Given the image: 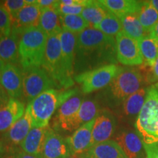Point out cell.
Segmentation results:
<instances>
[{"instance_id":"obj_1","label":"cell","mask_w":158,"mask_h":158,"mask_svg":"<svg viewBox=\"0 0 158 158\" xmlns=\"http://www.w3.org/2000/svg\"><path fill=\"white\" fill-rule=\"evenodd\" d=\"M116 40L89 27L77 36L74 76L108 64H116Z\"/></svg>"},{"instance_id":"obj_2","label":"cell","mask_w":158,"mask_h":158,"mask_svg":"<svg viewBox=\"0 0 158 158\" xmlns=\"http://www.w3.org/2000/svg\"><path fill=\"white\" fill-rule=\"evenodd\" d=\"M147 81L139 69L121 67L113 81L95 98L101 106L114 110L130 95L145 87Z\"/></svg>"},{"instance_id":"obj_3","label":"cell","mask_w":158,"mask_h":158,"mask_svg":"<svg viewBox=\"0 0 158 158\" xmlns=\"http://www.w3.org/2000/svg\"><path fill=\"white\" fill-rule=\"evenodd\" d=\"M80 92L78 88L58 91L55 89L46 90L29 102L33 127H47L56 110L63 102Z\"/></svg>"},{"instance_id":"obj_4","label":"cell","mask_w":158,"mask_h":158,"mask_svg":"<svg viewBox=\"0 0 158 158\" xmlns=\"http://www.w3.org/2000/svg\"><path fill=\"white\" fill-rule=\"evenodd\" d=\"M47 39L48 36L38 27L29 29L21 35L19 42V60L24 73L42 67Z\"/></svg>"},{"instance_id":"obj_5","label":"cell","mask_w":158,"mask_h":158,"mask_svg":"<svg viewBox=\"0 0 158 158\" xmlns=\"http://www.w3.org/2000/svg\"><path fill=\"white\" fill-rule=\"evenodd\" d=\"M42 68L56 83L58 89H69L74 85V78L65 70L59 34L48 37Z\"/></svg>"},{"instance_id":"obj_6","label":"cell","mask_w":158,"mask_h":158,"mask_svg":"<svg viewBox=\"0 0 158 158\" xmlns=\"http://www.w3.org/2000/svg\"><path fill=\"white\" fill-rule=\"evenodd\" d=\"M158 122V89L155 86L148 88L145 103L135 123V129L144 145L158 142L156 125Z\"/></svg>"},{"instance_id":"obj_7","label":"cell","mask_w":158,"mask_h":158,"mask_svg":"<svg viewBox=\"0 0 158 158\" xmlns=\"http://www.w3.org/2000/svg\"><path fill=\"white\" fill-rule=\"evenodd\" d=\"M121 67L108 64L74 76V80L81 84V92L89 94L107 87L117 75Z\"/></svg>"},{"instance_id":"obj_8","label":"cell","mask_w":158,"mask_h":158,"mask_svg":"<svg viewBox=\"0 0 158 158\" xmlns=\"http://www.w3.org/2000/svg\"><path fill=\"white\" fill-rule=\"evenodd\" d=\"M56 88L58 89L56 84L42 67L34 68L24 73L23 97L29 102L45 91Z\"/></svg>"},{"instance_id":"obj_9","label":"cell","mask_w":158,"mask_h":158,"mask_svg":"<svg viewBox=\"0 0 158 158\" xmlns=\"http://www.w3.org/2000/svg\"><path fill=\"white\" fill-rule=\"evenodd\" d=\"M116 59L128 67L138 66L143 63V57L138 40L122 30L115 37Z\"/></svg>"},{"instance_id":"obj_10","label":"cell","mask_w":158,"mask_h":158,"mask_svg":"<svg viewBox=\"0 0 158 158\" xmlns=\"http://www.w3.org/2000/svg\"><path fill=\"white\" fill-rule=\"evenodd\" d=\"M114 138L128 158L147 157L143 142L136 129L129 126L120 127L116 130Z\"/></svg>"},{"instance_id":"obj_11","label":"cell","mask_w":158,"mask_h":158,"mask_svg":"<svg viewBox=\"0 0 158 158\" xmlns=\"http://www.w3.org/2000/svg\"><path fill=\"white\" fill-rule=\"evenodd\" d=\"M33 127L30 111L27 107L23 115L17 120L5 133H2L0 138L5 144L9 153L19 149L31 128Z\"/></svg>"},{"instance_id":"obj_12","label":"cell","mask_w":158,"mask_h":158,"mask_svg":"<svg viewBox=\"0 0 158 158\" xmlns=\"http://www.w3.org/2000/svg\"><path fill=\"white\" fill-rule=\"evenodd\" d=\"M117 127V117L114 111L108 108H102L95 118L92 129V146L109 141L116 134Z\"/></svg>"},{"instance_id":"obj_13","label":"cell","mask_w":158,"mask_h":158,"mask_svg":"<svg viewBox=\"0 0 158 158\" xmlns=\"http://www.w3.org/2000/svg\"><path fill=\"white\" fill-rule=\"evenodd\" d=\"M147 92L148 88L143 87L126 99L121 106L114 109V113L116 117L126 123L135 124L145 103Z\"/></svg>"},{"instance_id":"obj_14","label":"cell","mask_w":158,"mask_h":158,"mask_svg":"<svg viewBox=\"0 0 158 158\" xmlns=\"http://www.w3.org/2000/svg\"><path fill=\"white\" fill-rule=\"evenodd\" d=\"M81 92L70 97L57 110L54 118V130L57 133H68L69 125L78 113L84 99Z\"/></svg>"},{"instance_id":"obj_15","label":"cell","mask_w":158,"mask_h":158,"mask_svg":"<svg viewBox=\"0 0 158 158\" xmlns=\"http://www.w3.org/2000/svg\"><path fill=\"white\" fill-rule=\"evenodd\" d=\"M24 73L13 64H5L0 75V84L5 89L9 98L19 99L23 96Z\"/></svg>"},{"instance_id":"obj_16","label":"cell","mask_w":158,"mask_h":158,"mask_svg":"<svg viewBox=\"0 0 158 158\" xmlns=\"http://www.w3.org/2000/svg\"><path fill=\"white\" fill-rule=\"evenodd\" d=\"M94 122L95 119L84 124L66 138L72 156L79 157L91 147Z\"/></svg>"},{"instance_id":"obj_17","label":"cell","mask_w":158,"mask_h":158,"mask_svg":"<svg viewBox=\"0 0 158 158\" xmlns=\"http://www.w3.org/2000/svg\"><path fill=\"white\" fill-rule=\"evenodd\" d=\"M42 155L44 158H69L72 156L66 138L50 127L45 137Z\"/></svg>"},{"instance_id":"obj_18","label":"cell","mask_w":158,"mask_h":158,"mask_svg":"<svg viewBox=\"0 0 158 158\" xmlns=\"http://www.w3.org/2000/svg\"><path fill=\"white\" fill-rule=\"evenodd\" d=\"M41 10L37 2L26 5L13 19L12 31L20 37L25 31L29 29L38 27Z\"/></svg>"},{"instance_id":"obj_19","label":"cell","mask_w":158,"mask_h":158,"mask_svg":"<svg viewBox=\"0 0 158 158\" xmlns=\"http://www.w3.org/2000/svg\"><path fill=\"white\" fill-rule=\"evenodd\" d=\"M102 106L95 97L86 98L83 100L78 113L70 122L68 133H72L84 124L95 119Z\"/></svg>"},{"instance_id":"obj_20","label":"cell","mask_w":158,"mask_h":158,"mask_svg":"<svg viewBox=\"0 0 158 158\" xmlns=\"http://www.w3.org/2000/svg\"><path fill=\"white\" fill-rule=\"evenodd\" d=\"M78 35L62 29L59 34L62 55L65 70L70 77L74 78V62Z\"/></svg>"},{"instance_id":"obj_21","label":"cell","mask_w":158,"mask_h":158,"mask_svg":"<svg viewBox=\"0 0 158 158\" xmlns=\"http://www.w3.org/2000/svg\"><path fill=\"white\" fill-rule=\"evenodd\" d=\"M24 103L19 99L10 98L4 107L0 108V133L7 131L25 112Z\"/></svg>"},{"instance_id":"obj_22","label":"cell","mask_w":158,"mask_h":158,"mask_svg":"<svg viewBox=\"0 0 158 158\" xmlns=\"http://www.w3.org/2000/svg\"><path fill=\"white\" fill-rule=\"evenodd\" d=\"M79 158H128L120 146L114 141L102 142L92 146Z\"/></svg>"},{"instance_id":"obj_23","label":"cell","mask_w":158,"mask_h":158,"mask_svg":"<svg viewBox=\"0 0 158 158\" xmlns=\"http://www.w3.org/2000/svg\"><path fill=\"white\" fill-rule=\"evenodd\" d=\"M20 37L11 31L8 36H0V59L5 64H19V42Z\"/></svg>"},{"instance_id":"obj_24","label":"cell","mask_w":158,"mask_h":158,"mask_svg":"<svg viewBox=\"0 0 158 158\" xmlns=\"http://www.w3.org/2000/svg\"><path fill=\"white\" fill-rule=\"evenodd\" d=\"M48 128L49 127H32L19 147L27 154L42 155L43 145Z\"/></svg>"},{"instance_id":"obj_25","label":"cell","mask_w":158,"mask_h":158,"mask_svg":"<svg viewBox=\"0 0 158 158\" xmlns=\"http://www.w3.org/2000/svg\"><path fill=\"white\" fill-rule=\"evenodd\" d=\"M38 28L48 37L60 34L62 28L59 21V14L56 10L54 8L41 10Z\"/></svg>"},{"instance_id":"obj_26","label":"cell","mask_w":158,"mask_h":158,"mask_svg":"<svg viewBox=\"0 0 158 158\" xmlns=\"http://www.w3.org/2000/svg\"><path fill=\"white\" fill-rule=\"evenodd\" d=\"M100 2L116 16L120 18L124 15L135 14L139 10L141 1L135 0H100Z\"/></svg>"},{"instance_id":"obj_27","label":"cell","mask_w":158,"mask_h":158,"mask_svg":"<svg viewBox=\"0 0 158 158\" xmlns=\"http://www.w3.org/2000/svg\"><path fill=\"white\" fill-rule=\"evenodd\" d=\"M138 42L143 57V64L152 68L158 57V39L152 32H150Z\"/></svg>"},{"instance_id":"obj_28","label":"cell","mask_w":158,"mask_h":158,"mask_svg":"<svg viewBox=\"0 0 158 158\" xmlns=\"http://www.w3.org/2000/svg\"><path fill=\"white\" fill-rule=\"evenodd\" d=\"M136 14L147 32H152L158 21V12L152 5L151 1H141L139 10Z\"/></svg>"},{"instance_id":"obj_29","label":"cell","mask_w":158,"mask_h":158,"mask_svg":"<svg viewBox=\"0 0 158 158\" xmlns=\"http://www.w3.org/2000/svg\"><path fill=\"white\" fill-rule=\"evenodd\" d=\"M108 10L100 2V1H92L84 7L81 13V16L89 23L91 27L98 26L106 16Z\"/></svg>"},{"instance_id":"obj_30","label":"cell","mask_w":158,"mask_h":158,"mask_svg":"<svg viewBox=\"0 0 158 158\" xmlns=\"http://www.w3.org/2000/svg\"><path fill=\"white\" fill-rule=\"evenodd\" d=\"M122 25V29L136 40H139L148 34L143 26L140 23L137 14H127L119 18Z\"/></svg>"},{"instance_id":"obj_31","label":"cell","mask_w":158,"mask_h":158,"mask_svg":"<svg viewBox=\"0 0 158 158\" xmlns=\"http://www.w3.org/2000/svg\"><path fill=\"white\" fill-rule=\"evenodd\" d=\"M59 21L62 29L78 35L89 28L91 26L81 15H59Z\"/></svg>"},{"instance_id":"obj_32","label":"cell","mask_w":158,"mask_h":158,"mask_svg":"<svg viewBox=\"0 0 158 158\" xmlns=\"http://www.w3.org/2000/svg\"><path fill=\"white\" fill-rule=\"evenodd\" d=\"M94 29H98L109 36H116L122 29V25L119 18L108 11L106 16Z\"/></svg>"},{"instance_id":"obj_33","label":"cell","mask_w":158,"mask_h":158,"mask_svg":"<svg viewBox=\"0 0 158 158\" xmlns=\"http://www.w3.org/2000/svg\"><path fill=\"white\" fill-rule=\"evenodd\" d=\"M13 20L0 2V36H8L12 31Z\"/></svg>"},{"instance_id":"obj_34","label":"cell","mask_w":158,"mask_h":158,"mask_svg":"<svg viewBox=\"0 0 158 158\" xmlns=\"http://www.w3.org/2000/svg\"><path fill=\"white\" fill-rule=\"evenodd\" d=\"M2 5L9 13L13 20L21 9L27 5L26 0H5L1 1Z\"/></svg>"},{"instance_id":"obj_35","label":"cell","mask_w":158,"mask_h":158,"mask_svg":"<svg viewBox=\"0 0 158 158\" xmlns=\"http://www.w3.org/2000/svg\"><path fill=\"white\" fill-rule=\"evenodd\" d=\"M84 7L80 5H73V6H66L59 5L57 7L56 11L58 12L59 15H81V13Z\"/></svg>"},{"instance_id":"obj_36","label":"cell","mask_w":158,"mask_h":158,"mask_svg":"<svg viewBox=\"0 0 158 158\" xmlns=\"http://www.w3.org/2000/svg\"><path fill=\"white\" fill-rule=\"evenodd\" d=\"M37 5L40 10L47 8L57 9L59 5V1L55 0H37Z\"/></svg>"},{"instance_id":"obj_37","label":"cell","mask_w":158,"mask_h":158,"mask_svg":"<svg viewBox=\"0 0 158 158\" xmlns=\"http://www.w3.org/2000/svg\"><path fill=\"white\" fill-rule=\"evenodd\" d=\"M14 158H44L42 155H30L18 149L11 153Z\"/></svg>"},{"instance_id":"obj_38","label":"cell","mask_w":158,"mask_h":158,"mask_svg":"<svg viewBox=\"0 0 158 158\" xmlns=\"http://www.w3.org/2000/svg\"><path fill=\"white\" fill-rule=\"evenodd\" d=\"M144 147L147 154L152 156L154 158H158V142L149 145H144Z\"/></svg>"},{"instance_id":"obj_39","label":"cell","mask_w":158,"mask_h":158,"mask_svg":"<svg viewBox=\"0 0 158 158\" xmlns=\"http://www.w3.org/2000/svg\"><path fill=\"white\" fill-rule=\"evenodd\" d=\"M10 100L9 96L7 94L5 89L0 84V108H2Z\"/></svg>"},{"instance_id":"obj_40","label":"cell","mask_w":158,"mask_h":158,"mask_svg":"<svg viewBox=\"0 0 158 158\" xmlns=\"http://www.w3.org/2000/svg\"><path fill=\"white\" fill-rule=\"evenodd\" d=\"M8 154L9 152L7 150V148L6 147L5 144L0 138V158H5Z\"/></svg>"},{"instance_id":"obj_41","label":"cell","mask_w":158,"mask_h":158,"mask_svg":"<svg viewBox=\"0 0 158 158\" xmlns=\"http://www.w3.org/2000/svg\"><path fill=\"white\" fill-rule=\"evenodd\" d=\"M152 32L153 34L155 35L156 37L158 39V21H157V23H156V25L155 26V27H154L153 30Z\"/></svg>"},{"instance_id":"obj_42","label":"cell","mask_w":158,"mask_h":158,"mask_svg":"<svg viewBox=\"0 0 158 158\" xmlns=\"http://www.w3.org/2000/svg\"><path fill=\"white\" fill-rule=\"evenodd\" d=\"M151 3L156 9V10L158 12V0H152V1H151Z\"/></svg>"},{"instance_id":"obj_43","label":"cell","mask_w":158,"mask_h":158,"mask_svg":"<svg viewBox=\"0 0 158 158\" xmlns=\"http://www.w3.org/2000/svg\"><path fill=\"white\" fill-rule=\"evenodd\" d=\"M5 63L1 59H0V75H1L2 71L3 70L4 68H5Z\"/></svg>"},{"instance_id":"obj_44","label":"cell","mask_w":158,"mask_h":158,"mask_svg":"<svg viewBox=\"0 0 158 158\" xmlns=\"http://www.w3.org/2000/svg\"><path fill=\"white\" fill-rule=\"evenodd\" d=\"M5 158H14V157H13V155H12L11 153H9L8 155L6 156Z\"/></svg>"},{"instance_id":"obj_45","label":"cell","mask_w":158,"mask_h":158,"mask_svg":"<svg viewBox=\"0 0 158 158\" xmlns=\"http://www.w3.org/2000/svg\"><path fill=\"white\" fill-rule=\"evenodd\" d=\"M147 157H146V158H154L153 157H152V156H151V155H148V154H147Z\"/></svg>"},{"instance_id":"obj_46","label":"cell","mask_w":158,"mask_h":158,"mask_svg":"<svg viewBox=\"0 0 158 158\" xmlns=\"http://www.w3.org/2000/svg\"><path fill=\"white\" fill-rule=\"evenodd\" d=\"M156 130H157V135H158V122L157 123V125H156Z\"/></svg>"},{"instance_id":"obj_47","label":"cell","mask_w":158,"mask_h":158,"mask_svg":"<svg viewBox=\"0 0 158 158\" xmlns=\"http://www.w3.org/2000/svg\"><path fill=\"white\" fill-rule=\"evenodd\" d=\"M154 86H155V87H156V88H157V89H158V82H157V84H156L155 85H154Z\"/></svg>"},{"instance_id":"obj_48","label":"cell","mask_w":158,"mask_h":158,"mask_svg":"<svg viewBox=\"0 0 158 158\" xmlns=\"http://www.w3.org/2000/svg\"><path fill=\"white\" fill-rule=\"evenodd\" d=\"M69 158H77V157H75V156H71V157Z\"/></svg>"}]
</instances>
